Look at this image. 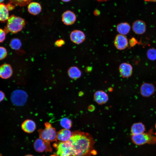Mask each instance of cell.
<instances>
[{"instance_id":"6da1fadb","label":"cell","mask_w":156,"mask_h":156,"mask_svg":"<svg viewBox=\"0 0 156 156\" xmlns=\"http://www.w3.org/2000/svg\"><path fill=\"white\" fill-rule=\"evenodd\" d=\"M68 141L71 145L73 156H90L96 154L94 148V140L88 133L74 131Z\"/></svg>"},{"instance_id":"7a4b0ae2","label":"cell","mask_w":156,"mask_h":156,"mask_svg":"<svg viewBox=\"0 0 156 156\" xmlns=\"http://www.w3.org/2000/svg\"><path fill=\"white\" fill-rule=\"evenodd\" d=\"M25 24L24 19L12 15L9 17L4 30L6 34L10 32L15 34L21 31Z\"/></svg>"},{"instance_id":"3957f363","label":"cell","mask_w":156,"mask_h":156,"mask_svg":"<svg viewBox=\"0 0 156 156\" xmlns=\"http://www.w3.org/2000/svg\"><path fill=\"white\" fill-rule=\"evenodd\" d=\"M44 129H40L38 132L40 138L47 141H57V133L55 128L49 122L45 123Z\"/></svg>"},{"instance_id":"277c9868","label":"cell","mask_w":156,"mask_h":156,"mask_svg":"<svg viewBox=\"0 0 156 156\" xmlns=\"http://www.w3.org/2000/svg\"><path fill=\"white\" fill-rule=\"evenodd\" d=\"M131 139L133 142L138 145H141L146 144H156V136L151 133H144L137 135H132Z\"/></svg>"},{"instance_id":"5b68a950","label":"cell","mask_w":156,"mask_h":156,"mask_svg":"<svg viewBox=\"0 0 156 156\" xmlns=\"http://www.w3.org/2000/svg\"><path fill=\"white\" fill-rule=\"evenodd\" d=\"M26 93L21 90H16L11 93L10 99L12 103L14 105L21 106L26 103L27 98Z\"/></svg>"},{"instance_id":"8992f818","label":"cell","mask_w":156,"mask_h":156,"mask_svg":"<svg viewBox=\"0 0 156 156\" xmlns=\"http://www.w3.org/2000/svg\"><path fill=\"white\" fill-rule=\"evenodd\" d=\"M57 156H73V152L70 143L68 141L61 142L55 146Z\"/></svg>"},{"instance_id":"52a82bcc","label":"cell","mask_w":156,"mask_h":156,"mask_svg":"<svg viewBox=\"0 0 156 156\" xmlns=\"http://www.w3.org/2000/svg\"><path fill=\"white\" fill-rule=\"evenodd\" d=\"M34 146V149L38 152H51L52 151L50 142L45 141L40 138H38L35 140Z\"/></svg>"},{"instance_id":"ba28073f","label":"cell","mask_w":156,"mask_h":156,"mask_svg":"<svg viewBox=\"0 0 156 156\" xmlns=\"http://www.w3.org/2000/svg\"><path fill=\"white\" fill-rule=\"evenodd\" d=\"M155 90V87L153 84L144 83L140 86V92L141 95L145 97H150L153 95Z\"/></svg>"},{"instance_id":"9c48e42d","label":"cell","mask_w":156,"mask_h":156,"mask_svg":"<svg viewBox=\"0 0 156 156\" xmlns=\"http://www.w3.org/2000/svg\"><path fill=\"white\" fill-rule=\"evenodd\" d=\"M128 44V39L125 36L119 34L116 36L114 44L117 49L120 50H124L127 47Z\"/></svg>"},{"instance_id":"30bf717a","label":"cell","mask_w":156,"mask_h":156,"mask_svg":"<svg viewBox=\"0 0 156 156\" xmlns=\"http://www.w3.org/2000/svg\"><path fill=\"white\" fill-rule=\"evenodd\" d=\"M70 38L71 40L76 44H79L83 42L86 39L84 33L79 30H75L70 33Z\"/></svg>"},{"instance_id":"8fae6325","label":"cell","mask_w":156,"mask_h":156,"mask_svg":"<svg viewBox=\"0 0 156 156\" xmlns=\"http://www.w3.org/2000/svg\"><path fill=\"white\" fill-rule=\"evenodd\" d=\"M119 73L123 78H128L131 76L133 73V68L130 64L124 62L121 63L119 67Z\"/></svg>"},{"instance_id":"7c38bea8","label":"cell","mask_w":156,"mask_h":156,"mask_svg":"<svg viewBox=\"0 0 156 156\" xmlns=\"http://www.w3.org/2000/svg\"><path fill=\"white\" fill-rule=\"evenodd\" d=\"M62 19L64 24L66 25H70L73 24L75 22L76 16L73 12L68 10L63 14Z\"/></svg>"},{"instance_id":"4fadbf2b","label":"cell","mask_w":156,"mask_h":156,"mask_svg":"<svg viewBox=\"0 0 156 156\" xmlns=\"http://www.w3.org/2000/svg\"><path fill=\"white\" fill-rule=\"evenodd\" d=\"M132 29L135 33L138 35L144 33L146 30L145 23L141 20H137L133 23Z\"/></svg>"},{"instance_id":"5bb4252c","label":"cell","mask_w":156,"mask_h":156,"mask_svg":"<svg viewBox=\"0 0 156 156\" xmlns=\"http://www.w3.org/2000/svg\"><path fill=\"white\" fill-rule=\"evenodd\" d=\"M13 71L10 65L5 64L0 66V77L3 79H8L12 75Z\"/></svg>"},{"instance_id":"9a60e30c","label":"cell","mask_w":156,"mask_h":156,"mask_svg":"<svg viewBox=\"0 0 156 156\" xmlns=\"http://www.w3.org/2000/svg\"><path fill=\"white\" fill-rule=\"evenodd\" d=\"M94 98L95 102L99 105L105 103L109 99L107 94L102 90L96 92L94 94Z\"/></svg>"},{"instance_id":"2e32d148","label":"cell","mask_w":156,"mask_h":156,"mask_svg":"<svg viewBox=\"0 0 156 156\" xmlns=\"http://www.w3.org/2000/svg\"><path fill=\"white\" fill-rule=\"evenodd\" d=\"M21 127L22 129L25 132L30 133L33 132L36 129V123L32 120L26 119L22 123Z\"/></svg>"},{"instance_id":"e0dca14e","label":"cell","mask_w":156,"mask_h":156,"mask_svg":"<svg viewBox=\"0 0 156 156\" xmlns=\"http://www.w3.org/2000/svg\"><path fill=\"white\" fill-rule=\"evenodd\" d=\"M72 134V133L69 129H62L57 133V140L63 142L68 141L70 139Z\"/></svg>"},{"instance_id":"ac0fdd59","label":"cell","mask_w":156,"mask_h":156,"mask_svg":"<svg viewBox=\"0 0 156 156\" xmlns=\"http://www.w3.org/2000/svg\"><path fill=\"white\" fill-rule=\"evenodd\" d=\"M27 10L31 14L37 15L41 11V6L39 3L31 2L28 4Z\"/></svg>"},{"instance_id":"d6986e66","label":"cell","mask_w":156,"mask_h":156,"mask_svg":"<svg viewBox=\"0 0 156 156\" xmlns=\"http://www.w3.org/2000/svg\"><path fill=\"white\" fill-rule=\"evenodd\" d=\"M145 131V126L141 122L134 123L131 127L132 135H137L144 133Z\"/></svg>"},{"instance_id":"ffe728a7","label":"cell","mask_w":156,"mask_h":156,"mask_svg":"<svg viewBox=\"0 0 156 156\" xmlns=\"http://www.w3.org/2000/svg\"><path fill=\"white\" fill-rule=\"evenodd\" d=\"M131 26L127 22H122L118 24L116 26L117 31L121 35L125 36L128 34L130 31Z\"/></svg>"},{"instance_id":"44dd1931","label":"cell","mask_w":156,"mask_h":156,"mask_svg":"<svg viewBox=\"0 0 156 156\" xmlns=\"http://www.w3.org/2000/svg\"><path fill=\"white\" fill-rule=\"evenodd\" d=\"M9 10L6 5L0 3V21L5 22L7 21L9 16Z\"/></svg>"},{"instance_id":"7402d4cb","label":"cell","mask_w":156,"mask_h":156,"mask_svg":"<svg viewBox=\"0 0 156 156\" xmlns=\"http://www.w3.org/2000/svg\"><path fill=\"white\" fill-rule=\"evenodd\" d=\"M68 74L70 78L73 79H76L81 77V72L77 67L72 66L68 69Z\"/></svg>"},{"instance_id":"603a6c76","label":"cell","mask_w":156,"mask_h":156,"mask_svg":"<svg viewBox=\"0 0 156 156\" xmlns=\"http://www.w3.org/2000/svg\"><path fill=\"white\" fill-rule=\"evenodd\" d=\"M22 46L21 42L18 38H14L12 39L10 43V46L13 49L19 50Z\"/></svg>"},{"instance_id":"cb8c5ba5","label":"cell","mask_w":156,"mask_h":156,"mask_svg":"<svg viewBox=\"0 0 156 156\" xmlns=\"http://www.w3.org/2000/svg\"><path fill=\"white\" fill-rule=\"evenodd\" d=\"M33 0H9L10 3L15 6L21 7L25 6L28 5Z\"/></svg>"},{"instance_id":"d4e9b609","label":"cell","mask_w":156,"mask_h":156,"mask_svg":"<svg viewBox=\"0 0 156 156\" xmlns=\"http://www.w3.org/2000/svg\"><path fill=\"white\" fill-rule=\"evenodd\" d=\"M60 124L64 129H69L72 125L71 120L67 118H64L61 120Z\"/></svg>"},{"instance_id":"484cf974","label":"cell","mask_w":156,"mask_h":156,"mask_svg":"<svg viewBox=\"0 0 156 156\" xmlns=\"http://www.w3.org/2000/svg\"><path fill=\"white\" fill-rule=\"evenodd\" d=\"M147 58L151 61L156 60V49L153 48H150L148 49L146 52Z\"/></svg>"},{"instance_id":"4316f807","label":"cell","mask_w":156,"mask_h":156,"mask_svg":"<svg viewBox=\"0 0 156 156\" xmlns=\"http://www.w3.org/2000/svg\"><path fill=\"white\" fill-rule=\"evenodd\" d=\"M7 51L6 49L3 47H0V60L4 59L7 56Z\"/></svg>"},{"instance_id":"83f0119b","label":"cell","mask_w":156,"mask_h":156,"mask_svg":"<svg viewBox=\"0 0 156 156\" xmlns=\"http://www.w3.org/2000/svg\"><path fill=\"white\" fill-rule=\"evenodd\" d=\"M6 34L4 29L0 28V43L2 42L5 40Z\"/></svg>"},{"instance_id":"f1b7e54d","label":"cell","mask_w":156,"mask_h":156,"mask_svg":"<svg viewBox=\"0 0 156 156\" xmlns=\"http://www.w3.org/2000/svg\"><path fill=\"white\" fill-rule=\"evenodd\" d=\"M137 43V40L134 38H132L129 40V43L131 47L134 46Z\"/></svg>"},{"instance_id":"f546056e","label":"cell","mask_w":156,"mask_h":156,"mask_svg":"<svg viewBox=\"0 0 156 156\" xmlns=\"http://www.w3.org/2000/svg\"><path fill=\"white\" fill-rule=\"evenodd\" d=\"M65 42L62 39L57 40L55 42V45L58 47H60L64 44Z\"/></svg>"},{"instance_id":"4dcf8cb0","label":"cell","mask_w":156,"mask_h":156,"mask_svg":"<svg viewBox=\"0 0 156 156\" xmlns=\"http://www.w3.org/2000/svg\"><path fill=\"white\" fill-rule=\"evenodd\" d=\"M6 5L9 11L12 10H13L15 6L10 3L6 4Z\"/></svg>"},{"instance_id":"1f68e13d","label":"cell","mask_w":156,"mask_h":156,"mask_svg":"<svg viewBox=\"0 0 156 156\" xmlns=\"http://www.w3.org/2000/svg\"><path fill=\"white\" fill-rule=\"evenodd\" d=\"M5 96V93L3 91L0 90V102L4 100Z\"/></svg>"},{"instance_id":"d6a6232c","label":"cell","mask_w":156,"mask_h":156,"mask_svg":"<svg viewBox=\"0 0 156 156\" xmlns=\"http://www.w3.org/2000/svg\"><path fill=\"white\" fill-rule=\"evenodd\" d=\"M96 0L99 2H104V1H106L110 0Z\"/></svg>"},{"instance_id":"836d02e7","label":"cell","mask_w":156,"mask_h":156,"mask_svg":"<svg viewBox=\"0 0 156 156\" xmlns=\"http://www.w3.org/2000/svg\"><path fill=\"white\" fill-rule=\"evenodd\" d=\"M145 1H153L156 2V0H144Z\"/></svg>"},{"instance_id":"e575fe53","label":"cell","mask_w":156,"mask_h":156,"mask_svg":"<svg viewBox=\"0 0 156 156\" xmlns=\"http://www.w3.org/2000/svg\"><path fill=\"white\" fill-rule=\"evenodd\" d=\"M71 0H61L62 1L64 2H68L70 1Z\"/></svg>"},{"instance_id":"d590c367","label":"cell","mask_w":156,"mask_h":156,"mask_svg":"<svg viewBox=\"0 0 156 156\" xmlns=\"http://www.w3.org/2000/svg\"><path fill=\"white\" fill-rule=\"evenodd\" d=\"M24 156H34L31 155H27Z\"/></svg>"},{"instance_id":"8d00e7d4","label":"cell","mask_w":156,"mask_h":156,"mask_svg":"<svg viewBox=\"0 0 156 156\" xmlns=\"http://www.w3.org/2000/svg\"><path fill=\"white\" fill-rule=\"evenodd\" d=\"M4 0H0V3H1L2 2H3Z\"/></svg>"},{"instance_id":"74e56055","label":"cell","mask_w":156,"mask_h":156,"mask_svg":"<svg viewBox=\"0 0 156 156\" xmlns=\"http://www.w3.org/2000/svg\"><path fill=\"white\" fill-rule=\"evenodd\" d=\"M155 129H156V124H155Z\"/></svg>"},{"instance_id":"f35d334b","label":"cell","mask_w":156,"mask_h":156,"mask_svg":"<svg viewBox=\"0 0 156 156\" xmlns=\"http://www.w3.org/2000/svg\"><path fill=\"white\" fill-rule=\"evenodd\" d=\"M0 156H2V154L0 153Z\"/></svg>"}]
</instances>
